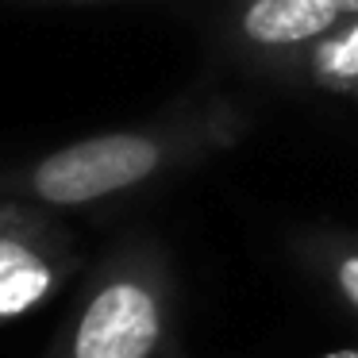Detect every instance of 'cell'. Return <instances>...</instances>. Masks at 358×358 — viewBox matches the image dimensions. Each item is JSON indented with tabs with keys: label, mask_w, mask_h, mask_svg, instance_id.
<instances>
[{
	"label": "cell",
	"mask_w": 358,
	"mask_h": 358,
	"mask_svg": "<svg viewBox=\"0 0 358 358\" xmlns=\"http://www.w3.org/2000/svg\"><path fill=\"white\" fill-rule=\"evenodd\" d=\"M162 358H189V350L181 347V339H173L166 347ZM312 358H358V347H339V350H324V355H312Z\"/></svg>",
	"instance_id": "52a82bcc"
},
{
	"label": "cell",
	"mask_w": 358,
	"mask_h": 358,
	"mask_svg": "<svg viewBox=\"0 0 358 358\" xmlns=\"http://www.w3.org/2000/svg\"><path fill=\"white\" fill-rule=\"evenodd\" d=\"M24 4H96V0H24Z\"/></svg>",
	"instance_id": "ba28073f"
},
{
	"label": "cell",
	"mask_w": 358,
	"mask_h": 358,
	"mask_svg": "<svg viewBox=\"0 0 358 358\" xmlns=\"http://www.w3.org/2000/svg\"><path fill=\"white\" fill-rule=\"evenodd\" d=\"M355 101H358V96H355Z\"/></svg>",
	"instance_id": "9c48e42d"
},
{
	"label": "cell",
	"mask_w": 358,
	"mask_h": 358,
	"mask_svg": "<svg viewBox=\"0 0 358 358\" xmlns=\"http://www.w3.org/2000/svg\"><path fill=\"white\" fill-rule=\"evenodd\" d=\"M243 131L247 116L227 96L181 101L147 124L85 135L0 170V201H27L50 212L116 204L208 162L235 147Z\"/></svg>",
	"instance_id": "6da1fadb"
},
{
	"label": "cell",
	"mask_w": 358,
	"mask_h": 358,
	"mask_svg": "<svg viewBox=\"0 0 358 358\" xmlns=\"http://www.w3.org/2000/svg\"><path fill=\"white\" fill-rule=\"evenodd\" d=\"M350 16H358V0H239L235 39L258 58L293 62Z\"/></svg>",
	"instance_id": "277c9868"
},
{
	"label": "cell",
	"mask_w": 358,
	"mask_h": 358,
	"mask_svg": "<svg viewBox=\"0 0 358 358\" xmlns=\"http://www.w3.org/2000/svg\"><path fill=\"white\" fill-rule=\"evenodd\" d=\"M178 339V273L162 239L131 231L85 273L43 358H162Z\"/></svg>",
	"instance_id": "7a4b0ae2"
},
{
	"label": "cell",
	"mask_w": 358,
	"mask_h": 358,
	"mask_svg": "<svg viewBox=\"0 0 358 358\" xmlns=\"http://www.w3.org/2000/svg\"><path fill=\"white\" fill-rule=\"evenodd\" d=\"M78 270V235L58 212L27 201H0V324L47 304Z\"/></svg>",
	"instance_id": "3957f363"
},
{
	"label": "cell",
	"mask_w": 358,
	"mask_h": 358,
	"mask_svg": "<svg viewBox=\"0 0 358 358\" xmlns=\"http://www.w3.org/2000/svg\"><path fill=\"white\" fill-rule=\"evenodd\" d=\"M293 66H301L308 85H316L320 93L355 101L358 96V16H350L347 24H339L324 39H316L304 55L293 58Z\"/></svg>",
	"instance_id": "8992f818"
},
{
	"label": "cell",
	"mask_w": 358,
	"mask_h": 358,
	"mask_svg": "<svg viewBox=\"0 0 358 358\" xmlns=\"http://www.w3.org/2000/svg\"><path fill=\"white\" fill-rule=\"evenodd\" d=\"M293 258L327 304L358 324V227H316L296 235Z\"/></svg>",
	"instance_id": "5b68a950"
}]
</instances>
